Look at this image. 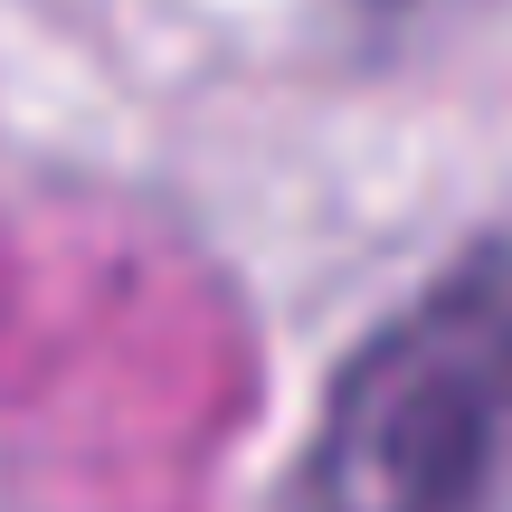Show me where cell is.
<instances>
[{"label": "cell", "mask_w": 512, "mask_h": 512, "mask_svg": "<svg viewBox=\"0 0 512 512\" xmlns=\"http://www.w3.org/2000/svg\"><path fill=\"white\" fill-rule=\"evenodd\" d=\"M323 512H512V247L399 313L332 389Z\"/></svg>", "instance_id": "obj_1"}]
</instances>
